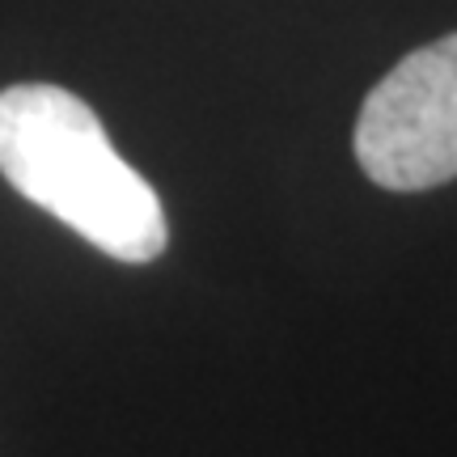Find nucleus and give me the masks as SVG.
I'll list each match as a JSON object with an SVG mask.
<instances>
[{
  "instance_id": "f257e3e1",
  "label": "nucleus",
  "mask_w": 457,
  "mask_h": 457,
  "mask_svg": "<svg viewBox=\"0 0 457 457\" xmlns=\"http://www.w3.org/2000/svg\"><path fill=\"white\" fill-rule=\"evenodd\" d=\"M0 174L119 262H153L170 242L157 191L114 153L89 102L60 85L0 94Z\"/></svg>"
},
{
  "instance_id": "f03ea898",
  "label": "nucleus",
  "mask_w": 457,
  "mask_h": 457,
  "mask_svg": "<svg viewBox=\"0 0 457 457\" xmlns=\"http://www.w3.org/2000/svg\"><path fill=\"white\" fill-rule=\"evenodd\" d=\"M356 162L386 191L457 179V34L411 51L373 85L356 119Z\"/></svg>"
}]
</instances>
